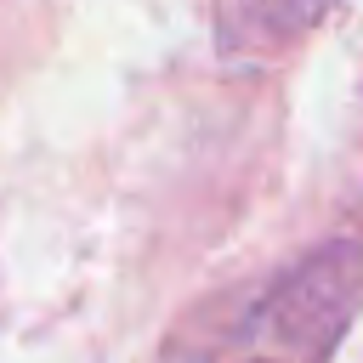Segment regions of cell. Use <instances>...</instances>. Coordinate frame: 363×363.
Wrapping results in <instances>:
<instances>
[]
</instances>
